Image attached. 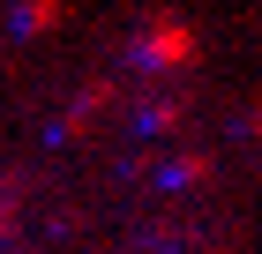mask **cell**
<instances>
[{
  "label": "cell",
  "mask_w": 262,
  "mask_h": 254,
  "mask_svg": "<svg viewBox=\"0 0 262 254\" xmlns=\"http://www.w3.org/2000/svg\"><path fill=\"white\" fill-rule=\"evenodd\" d=\"M0 232H8V210H0Z\"/></svg>",
  "instance_id": "obj_1"
}]
</instances>
